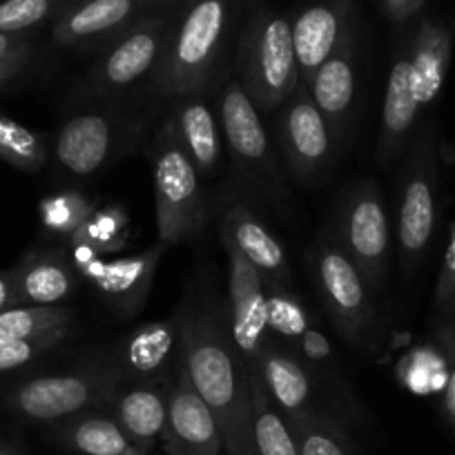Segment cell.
<instances>
[{
  "instance_id": "13",
  "label": "cell",
  "mask_w": 455,
  "mask_h": 455,
  "mask_svg": "<svg viewBox=\"0 0 455 455\" xmlns=\"http://www.w3.org/2000/svg\"><path fill=\"white\" fill-rule=\"evenodd\" d=\"M223 246L228 255V331L242 360L252 369L273 339L266 315V279L233 243L223 242Z\"/></svg>"
},
{
  "instance_id": "8",
  "label": "cell",
  "mask_w": 455,
  "mask_h": 455,
  "mask_svg": "<svg viewBox=\"0 0 455 455\" xmlns=\"http://www.w3.org/2000/svg\"><path fill=\"white\" fill-rule=\"evenodd\" d=\"M437 221V152L431 125L415 137L402 170L397 199V248L406 275L413 273L428 251Z\"/></svg>"
},
{
  "instance_id": "17",
  "label": "cell",
  "mask_w": 455,
  "mask_h": 455,
  "mask_svg": "<svg viewBox=\"0 0 455 455\" xmlns=\"http://www.w3.org/2000/svg\"><path fill=\"white\" fill-rule=\"evenodd\" d=\"M170 455H219L223 451L217 418L196 393L183 366L177 369L168 395V427L164 435Z\"/></svg>"
},
{
  "instance_id": "27",
  "label": "cell",
  "mask_w": 455,
  "mask_h": 455,
  "mask_svg": "<svg viewBox=\"0 0 455 455\" xmlns=\"http://www.w3.org/2000/svg\"><path fill=\"white\" fill-rule=\"evenodd\" d=\"M54 435L76 455H150L125 435L114 415L96 413L94 409L56 422Z\"/></svg>"
},
{
  "instance_id": "21",
  "label": "cell",
  "mask_w": 455,
  "mask_h": 455,
  "mask_svg": "<svg viewBox=\"0 0 455 455\" xmlns=\"http://www.w3.org/2000/svg\"><path fill=\"white\" fill-rule=\"evenodd\" d=\"M252 369L259 373L268 395L288 419L304 418L317 411L313 397L315 384L319 379L292 348L283 347L277 339H270Z\"/></svg>"
},
{
  "instance_id": "28",
  "label": "cell",
  "mask_w": 455,
  "mask_h": 455,
  "mask_svg": "<svg viewBox=\"0 0 455 455\" xmlns=\"http://www.w3.org/2000/svg\"><path fill=\"white\" fill-rule=\"evenodd\" d=\"M252 393V435H255L257 455H299L291 422L279 411L273 397L266 391L259 373L251 369Z\"/></svg>"
},
{
  "instance_id": "35",
  "label": "cell",
  "mask_w": 455,
  "mask_h": 455,
  "mask_svg": "<svg viewBox=\"0 0 455 455\" xmlns=\"http://www.w3.org/2000/svg\"><path fill=\"white\" fill-rule=\"evenodd\" d=\"M81 0H0V32L28 34L29 29L63 16Z\"/></svg>"
},
{
  "instance_id": "33",
  "label": "cell",
  "mask_w": 455,
  "mask_h": 455,
  "mask_svg": "<svg viewBox=\"0 0 455 455\" xmlns=\"http://www.w3.org/2000/svg\"><path fill=\"white\" fill-rule=\"evenodd\" d=\"M130 235V217L124 205L109 204L103 208H96L85 219L78 233L72 235L68 242H81L99 251L100 255H109L121 248H125Z\"/></svg>"
},
{
  "instance_id": "25",
  "label": "cell",
  "mask_w": 455,
  "mask_h": 455,
  "mask_svg": "<svg viewBox=\"0 0 455 455\" xmlns=\"http://www.w3.org/2000/svg\"><path fill=\"white\" fill-rule=\"evenodd\" d=\"M168 121L201 177H210L221 159V125L205 92L177 96Z\"/></svg>"
},
{
  "instance_id": "36",
  "label": "cell",
  "mask_w": 455,
  "mask_h": 455,
  "mask_svg": "<svg viewBox=\"0 0 455 455\" xmlns=\"http://www.w3.org/2000/svg\"><path fill=\"white\" fill-rule=\"evenodd\" d=\"M69 335H72V326H60L50 332H43V335L28 337V339L0 341V373L20 369L29 362L38 360L45 353H50L52 348L63 344Z\"/></svg>"
},
{
  "instance_id": "30",
  "label": "cell",
  "mask_w": 455,
  "mask_h": 455,
  "mask_svg": "<svg viewBox=\"0 0 455 455\" xmlns=\"http://www.w3.org/2000/svg\"><path fill=\"white\" fill-rule=\"evenodd\" d=\"M50 159L45 134L0 114V161L28 174H36Z\"/></svg>"
},
{
  "instance_id": "10",
  "label": "cell",
  "mask_w": 455,
  "mask_h": 455,
  "mask_svg": "<svg viewBox=\"0 0 455 455\" xmlns=\"http://www.w3.org/2000/svg\"><path fill=\"white\" fill-rule=\"evenodd\" d=\"M139 121L114 109H92L65 121L52 141V156L63 172L76 179L99 174L130 150Z\"/></svg>"
},
{
  "instance_id": "9",
  "label": "cell",
  "mask_w": 455,
  "mask_h": 455,
  "mask_svg": "<svg viewBox=\"0 0 455 455\" xmlns=\"http://www.w3.org/2000/svg\"><path fill=\"white\" fill-rule=\"evenodd\" d=\"M337 242L373 292L382 291L391 270V219L378 183H353L341 199Z\"/></svg>"
},
{
  "instance_id": "40",
  "label": "cell",
  "mask_w": 455,
  "mask_h": 455,
  "mask_svg": "<svg viewBox=\"0 0 455 455\" xmlns=\"http://www.w3.org/2000/svg\"><path fill=\"white\" fill-rule=\"evenodd\" d=\"M23 54H32V38H29V34L0 32V60Z\"/></svg>"
},
{
  "instance_id": "32",
  "label": "cell",
  "mask_w": 455,
  "mask_h": 455,
  "mask_svg": "<svg viewBox=\"0 0 455 455\" xmlns=\"http://www.w3.org/2000/svg\"><path fill=\"white\" fill-rule=\"evenodd\" d=\"M99 205L87 195L78 190H59L54 195H47L38 205V217L43 228L54 237L68 242L72 235L78 233V228L85 223Z\"/></svg>"
},
{
  "instance_id": "39",
  "label": "cell",
  "mask_w": 455,
  "mask_h": 455,
  "mask_svg": "<svg viewBox=\"0 0 455 455\" xmlns=\"http://www.w3.org/2000/svg\"><path fill=\"white\" fill-rule=\"evenodd\" d=\"M433 304L440 317H455V221L451 223L444 261H442L435 292H433Z\"/></svg>"
},
{
  "instance_id": "16",
  "label": "cell",
  "mask_w": 455,
  "mask_h": 455,
  "mask_svg": "<svg viewBox=\"0 0 455 455\" xmlns=\"http://www.w3.org/2000/svg\"><path fill=\"white\" fill-rule=\"evenodd\" d=\"M109 362L128 382H168L181 366V315L134 328L119 341Z\"/></svg>"
},
{
  "instance_id": "45",
  "label": "cell",
  "mask_w": 455,
  "mask_h": 455,
  "mask_svg": "<svg viewBox=\"0 0 455 455\" xmlns=\"http://www.w3.org/2000/svg\"><path fill=\"white\" fill-rule=\"evenodd\" d=\"M239 5H255L257 0H237Z\"/></svg>"
},
{
  "instance_id": "4",
  "label": "cell",
  "mask_w": 455,
  "mask_h": 455,
  "mask_svg": "<svg viewBox=\"0 0 455 455\" xmlns=\"http://www.w3.org/2000/svg\"><path fill=\"white\" fill-rule=\"evenodd\" d=\"M237 63L239 83L257 109L282 108L301 83L291 16L255 12L239 41Z\"/></svg>"
},
{
  "instance_id": "41",
  "label": "cell",
  "mask_w": 455,
  "mask_h": 455,
  "mask_svg": "<svg viewBox=\"0 0 455 455\" xmlns=\"http://www.w3.org/2000/svg\"><path fill=\"white\" fill-rule=\"evenodd\" d=\"M427 0H382L384 14L393 20V23H404V20L413 19L419 10L424 7Z\"/></svg>"
},
{
  "instance_id": "43",
  "label": "cell",
  "mask_w": 455,
  "mask_h": 455,
  "mask_svg": "<svg viewBox=\"0 0 455 455\" xmlns=\"http://www.w3.org/2000/svg\"><path fill=\"white\" fill-rule=\"evenodd\" d=\"M28 59L29 54H23V56H14V59H7V60H0V90L7 85V83L12 81L14 76H19L20 72L25 69V65H28Z\"/></svg>"
},
{
  "instance_id": "44",
  "label": "cell",
  "mask_w": 455,
  "mask_h": 455,
  "mask_svg": "<svg viewBox=\"0 0 455 455\" xmlns=\"http://www.w3.org/2000/svg\"><path fill=\"white\" fill-rule=\"evenodd\" d=\"M0 455H19L12 446H7L5 442H0Z\"/></svg>"
},
{
  "instance_id": "12",
  "label": "cell",
  "mask_w": 455,
  "mask_h": 455,
  "mask_svg": "<svg viewBox=\"0 0 455 455\" xmlns=\"http://www.w3.org/2000/svg\"><path fill=\"white\" fill-rule=\"evenodd\" d=\"M277 139L283 161L297 181L317 183L323 177L332 161L335 134L304 83H299L295 94L282 105Z\"/></svg>"
},
{
  "instance_id": "6",
  "label": "cell",
  "mask_w": 455,
  "mask_h": 455,
  "mask_svg": "<svg viewBox=\"0 0 455 455\" xmlns=\"http://www.w3.org/2000/svg\"><path fill=\"white\" fill-rule=\"evenodd\" d=\"M124 375L108 360L60 375H38L14 384L5 395V406L34 422H60L72 415L108 406Z\"/></svg>"
},
{
  "instance_id": "5",
  "label": "cell",
  "mask_w": 455,
  "mask_h": 455,
  "mask_svg": "<svg viewBox=\"0 0 455 455\" xmlns=\"http://www.w3.org/2000/svg\"><path fill=\"white\" fill-rule=\"evenodd\" d=\"M310 270H313L315 288L319 292L323 308L331 315L337 331L351 341L353 347L373 351L379 344L378 306L373 301V291L360 270L355 268L337 237L323 235L310 252Z\"/></svg>"
},
{
  "instance_id": "19",
  "label": "cell",
  "mask_w": 455,
  "mask_h": 455,
  "mask_svg": "<svg viewBox=\"0 0 455 455\" xmlns=\"http://www.w3.org/2000/svg\"><path fill=\"white\" fill-rule=\"evenodd\" d=\"M351 10L353 0H319L291 19L292 45L304 85L348 32Z\"/></svg>"
},
{
  "instance_id": "22",
  "label": "cell",
  "mask_w": 455,
  "mask_h": 455,
  "mask_svg": "<svg viewBox=\"0 0 455 455\" xmlns=\"http://www.w3.org/2000/svg\"><path fill=\"white\" fill-rule=\"evenodd\" d=\"M170 382H128L125 379L109 400L114 419L125 435L141 449L152 451L168 427Z\"/></svg>"
},
{
  "instance_id": "14",
  "label": "cell",
  "mask_w": 455,
  "mask_h": 455,
  "mask_svg": "<svg viewBox=\"0 0 455 455\" xmlns=\"http://www.w3.org/2000/svg\"><path fill=\"white\" fill-rule=\"evenodd\" d=\"M165 0H81L52 25L60 47L100 52Z\"/></svg>"
},
{
  "instance_id": "15",
  "label": "cell",
  "mask_w": 455,
  "mask_h": 455,
  "mask_svg": "<svg viewBox=\"0 0 455 455\" xmlns=\"http://www.w3.org/2000/svg\"><path fill=\"white\" fill-rule=\"evenodd\" d=\"M164 251V243L156 242L148 251L119 257V259H105L103 255H99L78 270V277L94 286L114 313L130 319L141 313L150 297Z\"/></svg>"
},
{
  "instance_id": "3",
  "label": "cell",
  "mask_w": 455,
  "mask_h": 455,
  "mask_svg": "<svg viewBox=\"0 0 455 455\" xmlns=\"http://www.w3.org/2000/svg\"><path fill=\"white\" fill-rule=\"evenodd\" d=\"M152 179L159 243L165 248L196 239L208 223L201 174L165 119L152 139Z\"/></svg>"
},
{
  "instance_id": "23",
  "label": "cell",
  "mask_w": 455,
  "mask_h": 455,
  "mask_svg": "<svg viewBox=\"0 0 455 455\" xmlns=\"http://www.w3.org/2000/svg\"><path fill=\"white\" fill-rule=\"evenodd\" d=\"M14 277L19 306H60L74 295L81 279L68 251L60 248L29 251L14 266Z\"/></svg>"
},
{
  "instance_id": "31",
  "label": "cell",
  "mask_w": 455,
  "mask_h": 455,
  "mask_svg": "<svg viewBox=\"0 0 455 455\" xmlns=\"http://www.w3.org/2000/svg\"><path fill=\"white\" fill-rule=\"evenodd\" d=\"M72 323L74 310L68 306H14L0 313V341L28 339Z\"/></svg>"
},
{
  "instance_id": "34",
  "label": "cell",
  "mask_w": 455,
  "mask_h": 455,
  "mask_svg": "<svg viewBox=\"0 0 455 455\" xmlns=\"http://www.w3.org/2000/svg\"><path fill=\"white\" fill-rule=\"evenodd\" d=\"M299 455H351L348 442L332 419L319 411L288 419Z\"/></svg>"
},
{
  "instance_id": "42",
  "label": "cell",
  "mask_w": 455,
  "mask_h": 455,
  "mask_svg": "<svg viewBox=\"0 0 455 455\" xmlns=\"http://www.w3.org/2000/svg\"><path fill=\"white\" fill-rule=\"evenodd\" d=\"M19 306V292H16L14 268L0 270V313Z\"/></svg>"
},
{
  "instance_id": "7",
  "label": "cell",
  "mask_w": 455,
  "mask_h": 455,
  "mask_svg": "<svg viewBox=\"0 0 455 455\" xmlns=\"http://www.w3.org/2000/svg\"><path fill=\"white\" fill-rule=\"evenodd\" d=\"M219 125L242 177L270 201L286 196L279 161L266 134L259 109L239 81H228L219 96Z\"/></svg>"
},
{
  "instance_id": "20",
  "label": "cell",
  "mask_w": 455,
  "mask_h": 455,
  "mask_svg": "<svg viewBox=\"0 0 455 455\" xmlns=\"http://www.w3.org/2000/svg\"><path fill=\"white\" fill-rule=\"evenodd\" d=\"M221 239L233 243L266 282L291 286L292 270L286 246L246 204H228L221 210Z\"/></svg>"
},
{
  "instance_id": "11",
  "label": "cell",
  "mask_w": 455,
  "mask_h": 455,
  "mask_svg": "<svg viewBox=\"0 0 455 455\" xmlns=\"http://www.w3.org/2000/svg\"><path fill=\"white\" fill-rule=\"evenodd\" d=\"M172 16L174 10L165 0L105 45L90 69L92 90L99 96H116L152 76L164 56Z\"/></svg>"
},
{
  "instance_id": "29",
  "label": "cell",
  "mask_w": 455,
  "mask_h": 455,
  "mask_svg": "<svg viewBox=\"0 0 455 455\" xmlns=\"http://www.w3.org/2000/svg\"><path fill=\"white\" fill-rule=\"evenodd\" d=\"M266 315L273 339L288 348H295L304 332L313 326V317L304 301L292 292L291 286L266 282Z\"/></svg>"
},
{
  "instance_id": "38",
  "label": "cell",
  "mask_w": 455,
  "mask_h": 455,
  "mask_svg": "<svg viewBox=\"0 0 455 455\" xmlns=\"http://www.w3.org/2000/svg\"><path fill=\"white\" fill-rule=\"evenodd\" d=\"M292 351H295L297 355H299V360L313 371L315 378L335 379V353H332L331 339H328L317 326H310Z\"/></svg>"
},
{
  "instance_id": "1",
  "label": "cell",
  "mask_w": 455,
  "mask_h": 455,
  "mask_svg": "<svg viewBox=\"0 0 455 455\" xmlns=\"http://www.w3.org/2000/svg\"><path fill=\"white\" fill-rule=\"evenodd\" d=\"M181 315V366L217 418L228 455H257L252 435L251 369L235 348L228 322L214 306Z\"/></svg>"
},
{
  "instance_id": "2",
  "label": "cell",
  "mask_w": 455,
  "mask_h": 455,
  "mask_svg": "<svg viewBox=\"0 0 455 455\" xmlns=\"http://www.w3.org/2000/svg\"><path fill=\"white\" fill-rule=\"evenodd\" d=\"M228 28V0H179L152 85L161 96L205 92Z\"/></svg>"
},
{
  "instance_id": "37",
  "label": "cell",
  "mask_w": 455,
  "mask_h": 455,
  "mask_svg": "<svg viewBox=\"0 0 455 455\" xmlns=\"http://www.w3.org/2000/svg\"><path fill=\"white\" fill-rule=\"evenodd\" d=\"M435 344L442 362H444L442 413L455 431V317H440L435 328Z\"/></svg>"
},
{
  "instance_id": "24",
  "label": "cell",
  "mask_w": 455,
  "mask_h": 455,
  "mask_svg": "<svg viewBox=\"0 0 455 455\" xmlns=\"http://www.w3.org/2000/svg\"><path fill=\"white\" fill-rule=\"evenodd\" d=\"M419 105L413 94V81H411V52L409 43L400 47L391 65L387 78L382 105V125H379L378 139V159L382 164H391L404 143L409 141L419 116Z\"/></svg>"
},
{
  "instance_id": "26",
  "label": "cell",
  "mask_w": 455,
  "mask_h": 455,
  "mask_svg": "<svg viewBox=\"0 0 455 455\" xmlns=\"http://www.w3.org/2000/svg\"><path fill=\"white\" fill-rule=\"evenodd\" d=\"M409 52L415 100L419 109H427L444 87L453 54V34L440 20L424 19L409 41Z\"/></svg>"
},
{
  "instance_id": "18",
  "label": "cell",
  "mask_w": 455,
  "mask_h": 455,
  "mask_svg": "<svg viewBox=\"0 0 455 455\" xmlns=\"http://www.w3.org/2000/svg\"><path fill=\"white\" fill-rule=\"evenodd\" d=\"M306 87L319 112L323 114V119L331 125L335 139L344 137L357 94V43L353 25L344 34L335 52L306 83Z\"/></svg>"
}]
</instances>
